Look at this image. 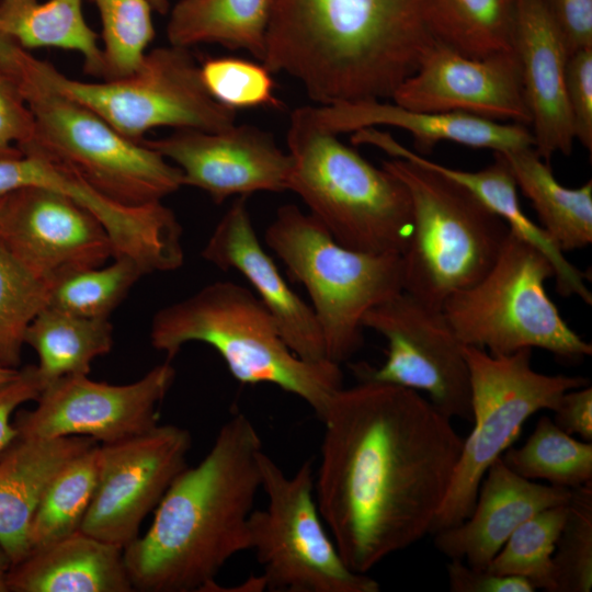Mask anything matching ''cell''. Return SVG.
<instances>
[{"mask_svg":"<svg viewBox=\"0 0 592 592\" xmlns=\"http://www.w3.org/2000/svg\"><path fill=\"white\" fill-rule=\"evenodd\" d=\"M321 421L319 512L345 563L367 573L431 533L464 439L420 392L371 380L338 390Z\"/></svg>","mask_w":592,"mask_h":592,"instance_id":"1","label":"cell"},{"mask_svg":"<svg viewBox=\"0 0 592 592\" xmlns=\"http://www.w3.org/2000/svg\"><path fill=\"white\" fill-rule=\"evenodd\" d=\"M428 0H270L263 65L320 105L391 99L434 38Z\"/></svg>","mask_w":592,"mask_h":592,"instance_id":"2","label":"cell"},{"mask_svg":"<svg viewBox=\"0 0 592 592\" xmlns=\"http://www.w3.org/2000/svg\"><path fill=\"white\" fill-rule=\"evenodd\" d=\"M262 452L252 421L242 412L232 414L204 458L172 481L145 535L124 547L134 590L212 591L226 562L250 550Z\"/></svg>","mask_w":592,"mask_h":592,"instance_id":"3","label":"cell"},{"mask_svg":"<svg viewBox=\"0 0 592 592\" xmlns=\"http://www.w3.org/2000/svg\"><path fill=\"white\" fill-rule=\"evenodd\" d=\"M150 342L168 361L186 343L208 344L237 382L277 386L303 399L320 420L343 387L339 364L299 358L257 295L229 281L208 284L158 310L151 321Z\"/></svg>","mask_w":592,"mask_h":592,"instance_id":"4","label":"cell"},{"mask_svg":"<svg viewBox=\"0 0 592 592\" xmlns=\"http://www.w3.org/2000/svg\"><path fill=\"white\" fill-rule=\"evenodd\" d=\"M287 190L297 194L340 244L366 253L402 254L412 232L406 185L376 168L312 117L309 105L291 113L286 135Z\"/></svg>","mask_w":592,"mask_h":592,"instance_id":"5","label":"cell"},{"mask_svg":"<svg viewBox=\"0 0 592 592\" xmlns=\"http://www.w3.org/2000/svg\"><path fill=\"white\" fill-rule=\"evenodd\" d=\"M19 47L10 75L33 114L32 149L75 171L96 192L127 207L162 202L183 185L181 170L144 141L130 140L99 115L42 80Z\"/></svg>","mask_w":592,"mask_h":592,"instance_id":"6","label":"cell"},{"mask_svg":"<svg viewBox=\"0 0 592 592\" xmlns=\"http://www.w3.org/2000/svg\"><path fill=\"white\" fill-rule=\"evenodd\" d=\"M382 167L411 198L412 232L401 254L403 292L442 308L491 269L509 227L467 189L425 166L394 158Z\"/></svg>","mask_w":592,"mask_h":592,"instance_id":"7","label":"cell"},{"mask_svg":"<svg viewBox=\"0 0 592 592\" xmlns=\"http://www.w3.org/2000/svg\"><path fill=\"white\" fill-rule=\"evenodd\" d=\"M264 239L307 289L327 358L335 364L361 349L364 315L403 291L401 254L349 249L296 205L277 209Z\"/></svg>","mask_w":592,"mask_h":592,"instance_id":"8","label":"cell"},{"mask_svg":"<svg viewBox=\"0 0 592 592\" xmlns=\"http://www.w3.org/2000/svg\"><path fill=\"white\" fill-rule=\"evenodd\" d=\"M548 259L509 232L491 269L474 285L452 294L442 310L463 345L509 355L542 349L559 357L591 355L592 346L560 316L545 283Z\"/></svg>","mask_w":592,"mask_h":592,"instance_id":"9","label":"cell"},{"mask_svg":"<svg viewBox=\"0 0 592 592\" xmlns=\"http://www.w3.org/2000/svg\"><path fill=\"white\" fill-rule=\"evenodd\" d=\"M469 371L474 428L463 448L430 535L466 520L490 465L517 439L524 422L540 410L554 411L562 395L589 385L580 376L546 375L532 368V350L491 355L462 345Z\"/></svg>","mask_w":592,"mask_h":592,"instance_id":"10","label":"cell"},{"mask_svg":"<svg viewBox=\"0 0 592 592\" xmlns=\"http://www.w3.org/2000/svg\"><path fill=\"white\" fill-rule=\"evenodd\" d=\"M110 201L75 171L37 152L33 186L1 198L0 241L48 282L98 267L115 254L103 224Z\"/></svg>","mask_w":592,"mask_h":592,"instance_id":"11","label":"cell"},{"mask_svg":"<svg viewBox=\"0 0 592 592\" xmlns=\"http://www.w3.org/2000/svg\"><path fill=\"white\" fill-rule=\"evenodd\" d=\"M266 505L249 519L250 550L263 569L265 590L378 592L379 583L352 570L319 512L311 460L287 476L264 452L259 457Z\"/></svg>","mask_w":592,"mask_h":592,"instance_id":"12","label":"cell"},{"mask_svg":"<svg viewBox=\"0 0 592 592\" xmlns=\"http://www.w3.org/2000/svg\"><path fill=\"white\" fill-rule=\"evenodd\" d=\"M26 61L48 86L104 119L124 137L141 143L157 127L223 132L236 125V110L215 101L206 91L189 48L170 45L146 54L133 75L101 82L66 77L52 64Z\"/></svg>","mask_w":592,"mask_h":592,"instance_id":"13","label":"cell"},{"mask_svg":"<svg viewBox=\"0 0 592 592\" xmlns=\"http://www.w3.org/2000/svg\"><path fill=\"white\" fill-rule=\"evenodd\" d=\"M362 326L382 334L388 350L379 367L353 366L361 380L424 392L446 417L473 422L469 371L463 344L442 308L402 291L369 309Z\"/></svg>","mask_w":592,"mask_h":592,"instance_id":"14","label":"cell"},{"mask_svg":"<svg viewBox=\"0 0 592 592\" xmlns=\"http://www.w3.org/2000/svg\"><path fill=\"white\" fill-rule=\"evenodd\" d=\"M175 378L171 361L125 385L69 375L47 385L32 410L20 411L19 437L87 436L102 444L118 442L158 425V408Z\"/></svg>","mask_w":592,"mask_h":592,"instance_id":"15","label":"cell"},{"mask_svg":"<svg viewBox=\"0 0 592 592\" xmlns=\"http://www.w3.org/2000/svg\"><path fill=\"white\" fill-rule=\"evenodd\" d=\"M192 437L178 425L99 445L98 480L80 531L122 548L187 466Z\"/></svg>","mask_w":592,"mask_h":592,"instance_id":"16","label":"cell"},{"mask_svg":"<svg viewBox=\"0 0 592 592\" xmlns=\"http://www.w3.org/2000/svg\"><path fill=\"white\" fill-rule=\"evenodd\" d=\"M391 100L412 110L531 124L514 52L473 58L434 39Z\"/></svg>","mask_w":592,"mask_h":592,"instance_id":"17","label":"cell"},{"mask_svg":"<svg viewBox=\"0 0 592 592\" xmlns=\"http://www.w3.org/2000/svg\"><path fill=\"white\" fill-rule=\"evenodd\" d=\"M143 141L177 164L183 185L206 192L217 204L234 195L287 191L289 155L259 127L234 125L216 133L180 128Z\"/></svg>","mask_w":592,"mask_h":592,"instance_id":"18","label":"cell"},{"mask_svg":"<svg viewBox=\"0 0 592 592\" xmlns=\"http://www.w3.org/2000/svg\"><path fill=\"white\" fill-rule=\"evenodd\" d=\"M247 197L238 196L220 218L202 250L203 259L221 271L239 272L250 283L294 354L311 363L329 361L311 306L287 285L260 243Z\"/></svg>","mask_w":592,"mask_h":592,"instance_id":"19","label":"cell"},{"mask_svg":"<svg viewBox=\"0 0 592 592\" xmlns=\"http://www.w3.org/2000/svg\"><path fill=\"white\" fill-rule=\"evenodd\" d=\"M514 53L534 149L548 163L557 152L571 155L574 133L565 86L568 53L544 0H515Z\"/></svg>","mask_w":592,"mask_h":592,"instance_id":"20","label":"cell"},{"mask_svg":"<svg viewBox=\"0 0 592 592\" xmlns=\"http://www.w3.org/2000/svg\"><path fill=\"white\" fill-rule=\"evenodd\" d=\"M570 498L571 489L523 478L499 457L481 480L470 515L434 533V545L449 559L485 569L522 523Z\"/></svg>","mask_w":592,"mask_h":592,"instance_id":"21","label":"cell"},{"mask_svg":"<svg viewBox=\"0 0 592 592\" xmlns=\"http://www.w3.org/2000/svg\"><path fill=\"white\" fill-rule=\"evenodd\" d=\"M309 107L316 122L333 134L382 125L397 127L413 136L420 151H429L441 141L501 153L534 147L526 125L499 123L467 113L412 110L383 100Z\"/></svg>","mask_w":592,"mask_h":592,"instance_id":"22","label":"cell"},{"mask_svg":"<svg viewBox=\"0 0 592 592\" xmlns=\"http://www.w3.org/2000/svg\"><path fill=\"white\" fill-rule=\"evenodd\" d=\"M9 592L134 591L124 548L77 531L12 565Z\"/></svg>","mask_w":592,"mask_h":592,"instance_id":"23","label":"cell"},{"mask_svg":"<svg viewBox=\"0 0 592 592\" xmlns=\"http://www.w3.org/2000/svg\"><path fill=\"white\" fill-rule=\"evenodd\" d=\"M96 445L87 436L23 439L0 456V545L12 565L30 553L29 533L39 500L69 460Z\"/></svg>","mask_w":592,"mask_h":592,"instance_id":"24","label":"cell"},{"mask_svg":"<svg viewBox=\"0 0 592 592\" xmlns=\"http://www.w3.org/2000/svg\"><path fill=\"white\" fill-rule=\"evenodd\" d=\"M402 159L425 166L457 182L474 194L485 206L499 216L510 232L542 252L554 270L556 288L562 296H578L585 304H592L584 274L565 255L542 226L536 225L523 212L515 180L503 158L494 152L492 164L479 171H464L436 163L424 156L403 147Z\"/></svg>","mask_w":592,"mask_h":592,"instance_id":"25","label":"cell"},{"mask_svg":"<svg viewBox=\"0 0 592 592\" xmlns=\"http://www.w3.org/2000/svg\"><path fill=\"white\" fill-rule=\"evenodd\" d=\"M497 153L532 202L542 228L563 252L592 242L591 180L574 189L561 185L534 147Z\"/></svg>","mask_w":592,"mask_h":592,"instance_id":"26","label":"cell"},{"mask_svg":"<svg viewBox=\"0 0 592 592\" xmlns=\"http://www.w3.org/2000/svg\"><path fill=\"white\" fill-rule=\"evenodd\" d=\"M270 0H180L167 25L170 45L216 43L263 61Z\"/></svg>","mask_w":592,"mask_h":592,"instance_id":"27","label":"cell"},{"mask_svg":"<svg viewBox=\"0 0 592 592\" xmlns=\"http://www.w3.org/2000/svg\"><path fill=\"white\" fill-rule=\"evenodd\" d=\"M0 33L25 50H76L87 73L103 77V53L83 16L81 0H0Z\"/></svg>","mask_w":592,"mask_h":592,"instance_id":"28","label":"cell"},{"mask_svg":"<svg viewBox=\"0 0 592 592\" xmlns=\"http://www.w3.org/2000/svg\"><path fill=\"white\" fill-rule=\"evenodd\" d=\"M25 344L38 357L44 388L69 375H88L91 363L113 346L109 319L86 318L46 306L32 321Z\"/></svg>","mask_w":592,"mask_h":592,"instance_id":"29","label":"cell"},{"mask_svg":"<svg viewBox=\"0 0 592 592\" xmlns=\"http://www.w3.org/2000/svg\"><path fill=\"white\" fill-rule=\"evenodd\" d=\"M432 37L473 58L514 52L515 0H428Z\"/></svg>","mask_w":592,"mask_h":592,"instance_id":"30","label":"cell"},{"mask_svg":"<svg viewBox=\"0 0 592 592\" xmlns=\"http://www.w3.org/2000/svg\"><path fill=\"white\" fill-rule=\"evenodd\" d=\"M504 465L530 480L574 489L592 481V444L562 431L551 418L542 415L532 434L519 448L501 455Z\"/></svg>","mask_w":592,"mask_h":592,"instance_id":"31","label":"cell"},{"mask_svg":"<svg viewBox=\"0 0 592 592\" xmlns=\"http://www.w3.org/2000/svg\"><path fill=\"white\" fill-rule=\"evenodd\" d=\"M98 469L96 444L69 460L53 477L43 492L31 523L29 533L31 549L80 531L93 498Z\"/></svg>","mask_w":592,"mask_h":592,"instance_id":"32","label":"cell"},{"mask_svg":"<svg viewBox=\"0 0 592 592\" xmlns=\"http://www.w3.org/2000/svg\"><path fill=\"white\" fill-rule=\"evenodd\" d=\"M109 265L65 274L50 283L49 307L86 318L109 319L130 288L146 275L127 255H116Z\"/></svg>","mask_w":592,"mask_h":592,"instance_id":"33","label":"cell"},{"mask_svg":"<svg viewBox=\"0 0 592 592\" xmlns=\"http://www.w3.org/2000/svg\"><path fill=\"white\" fill-rule=\"evenodd\" d=\"M568 512V503L533 515L508 538L487 570L527 579L535 589L555 592L553 555Z\"/></svg>","mask_w":592,"mask_h":592,"instance_id":"34","label":"cell"},{"mask_svg":"<svg viewBox=\"0 0 592 592\" xmlns=\"http://www.w3.org/2000/svg\"><path fill=\"white\" fill-rule=\"evenodd\" d=\"M50 282L20 263L0 241V365L20 368L26 331L48 305Z\"/></svg>","mask_w":592,"mask_h":592,"instance_id":"35","label":"cell"},{"mask_svg":"<svg viewBox=\"0 0 592 592\" xmlns=\"http://www.w3.org/2000/svg\"><path fill=\"white\" fill-rule=\"evenodd\" d=\"M102 22L104 72L116 80L136 72L155 37L152 8L147 0H93Z\"/></svg>","mask_w":592,"mask_h":592,"instance_id":"36","label":"cell"},{"mask_svg":"<svg viewBox=\"0 0 592 592\" xmlns=\"http://www.w3.org/2000/svg\"><path fill=\"white\" fill-rule=\"evenodd\" d=\"M555 592L592 588V481L571 489L568 512L553 555Z\"/></svg>","mask_w":592,"mask_h":592,"instance_id":"37","label":"cell"},{"mask_svg":"<svg viewBox=\"0 0 592 592\" xmlns=\"http://www.w3.org/2000/svg\"><path fill=\"white\" fill-rule=\"evenodd\" d=\"M202 82L218 103L234 109L280 107L272 72L264 66L236 57L207 58L200 67Z\"/></svg>","mask_w":592,"mask_h":592,"instance_id":"38","label":"cell"},{"mask_svg":"<svg viewBox=\"0 0 592 592\" xmlns=\"http://www.w3.org/2000/svg\"><path fill=\"white\" fill-rule=\"evenodd\" d=\"M566 98L574 139L592 152V47L571 54L566 64Z\"/></svg>","mask_w":592,"mask_h":592,"instance_id":"39","label":"cell"},{"mask_svg":"<svg viewBox=\"0 0 592 592\" xmlns=\"http://www.w3.org/2000/svg\"><path fill=\"white\" fill-rule=\"evenodd\" d=\"M33 114L13 77L0 68V159L22 156L34 136Z\"/></svg>","mask_w":592,"mask_h":592,"instance_id":"40","label":"cell"},{"mask_svg":"<svg viewBox=\"0 0 592 592\" xmlns=\"http://www.w3.org/2000/svg\"><path fill=\"white\" fill-rule=\"evenodd\" d=\"M43 389L36 365L20 367L14 377L0 383V456L19 437L13 413L21 405L36 400Z\"/></svg>","mask_w":592,"mask_h":592,"instance_id":"41","label":"cell"},{"mask_svg":"<svg viewBox=\"0 0 592 592\" xmlns=\"http://www.w3.org/2000/svg\"><path fill=\"white\" fill-rule=\"evenodd\" d=\"M452 592H534L535 587L519 576L497 574L468 566L460 559H449L446 566Z\"/></svg>","mask_w":592,"mask_h":592,"instance_id":"42","label":"cell"},{"mask_svg":"<svg viewBox=\"0 0 592 592\" xmlns=\"http://www.w3.org/2000/svg\"><path fill=\"white\" fill-rule=\"evenodd\" d=\"M557 25L568 57L592 47V0H544Z\"/></svg>","mask_w":592,"mask_h":592,"instance_id":"43","label":"cell"},{"mask_svg":"<svg viewBox=\"0 0 592 592\" xmlns=\"http://www.w3.org/2000/svg\"><path fill=\"white\" fill-rule=\"evenodd\" d=\"M554 422L566 433L592 441V387L566 391L554 410Z\"/></svg>","mask_w":592,"mask_h":592,"instance_id":"44","label":"cell"},{"mask_svg":"<svg viewBox=\"0 0 592 592\" xmlns=\"http://www.w3.org/2000/svg\"><path fill=\"white\" fill-rule=\"evenodd\" d=\"M11 567V558L0 545V592H9L8 577Z\"/></svg>","mask_w":592,"mask_h":592,"instance_id":"45","label":"cell"},{"mask_svg":"<svg viewBox=\"0 0 592 592\" xmlns=\"http://www.w3.org/2000/svg\"><path fill=\"white\" fill-rule=\"evenodd\" d=\"M152 10L160 14H166L169 10V0H147Z\"/></svg>","mask_w":592,"mask_h":592,"instance_id":"46","label":"cell"},{"mask_svg":"<svg viewBox=\"0 0 592 592\" xmlns=\"http://www.w3.org/2000/svg\"><path fill=\"white\" fill-rule=\"evenodd\" d=\"M19 372V368H10L0 365V383L14 377Z\"/></svg>","mask_w":592,"mask_h":592,"instance_id":"47","label":"cell"},{"mask_svg":"<svg viewBox=\"0 0 592 592\" xmlns=\"http://www.w3.org/2000/svg\"><path fill=\"white\" fill-rule=\"evenodd\" d=\"M0 212H1V198H0Z\"/></svg>","mask_w":592,"mask_h":592,"instance_id":"48","label":"cell"}]
</instances>
